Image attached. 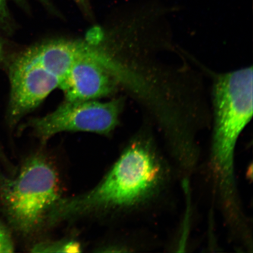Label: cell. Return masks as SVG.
<instances>
[{"mask_svg": "<svg viewBox=\"0 0 253 253\" xmlns=\"http://www.w3.org/2000/svg\"><path fill=\"white\" fill-rule=\"evenodd\" d=\"M161 181L160 164L149 145L135 140L93 188L59 199L47 214L46 224L134 207L150 197Z\"/></svg>", "mask_w": 253, "mask_h": 253, "instance_id": "1", "label": "cell"}, {"mask_svg": "<svg viewBox=\"0 0 253 253\" xmlns=\"http://www.w3.org/2000/svg\"><path fill=\"white\" fill-rule=\"evenodd\" d=\"M253 68L216 76L213 86V167L220 188L233 192L234 157L240 134L253 116Z\"/></svg>", "mask_w": 253, "mask_h": 253, "instance_id": "2", "label": "cell"}, {"mask_svg": "<svg viewBox=\"0 0 253 253\" xmlns=\"http://www.w3.org/2000/svg\"><path fill=\"white\" fill-rule=\"evenodd\" d=\"M9 1H13L18 4L25 7L26 0H0V31L7 36H11L14 33L16 29L15 24L12 18L8 6ZM47 8L52 11H55L53 9L52 6L50 4L48 0H40Z\"/></svg>", "mask_w": 253, "mask_h": 253, "instance_id": "8", "label": "cell"}, {"mask_svg": "<svg viewBox=\"0 0 253 253\" xmlns=\"http://www.w3.org/2000/svg\"><path fill=\"white\" fill-rule=\"evenodd\" d=\"M6 66L10 84L7 120L14 127L59 88V84L25 49L11 56Z\"/></svg>", "mask_w": 253, "mask_h": 253, "instance_id": "6", "label": "cell"}, {"mask_svg": "<svg viewBox=\"0 0 253 253\" xmlns=\"http://www.w3.org/2000/svg\"><path fill=\"white\" fill-rule=\"evenodd\" d=\"M81 42L77 61L59 87L66 100H97L123 87L137 92V76L108 47L94 37Z\"/></svg>", "mask_w": 253, "mask_h": 253, "instance_id": "4", "label": "cell"}, {"mask_svg": "<svg viewBox=\"0 0 253 253\" xmlns=\"http://www.w3.org/2000/svg\"><path fill=\"white\" fill-rule=\"evenodd\" d=\"M62 198L58 173L41 154L25 161L13 178L0 177V200L8 219L24 235L45 224L47 214Z\"/></svg>", "mask_w": 253, "mask_h": 253, "instance_id": "3", "label": "cell"}, {"mask_svg": "<svg viewBox=\"0 0 253 253\" xmlns=\"http://www.w3.org/2000/svg\"><path fill=\"white\" fill-rule=\"evenodd\" d=\"M14 244L10 233L4 224L0 222V253L14 252Z\"/></svg>", "mask_w": 253, "mask_h": 253, "instance_id": "9", "label": "cell"}, {"mask_svg": "<svg viewBox=\"0 0 253 253\" xmlns=\"http://www.w3.org/2000/svg\"><path fill=\"white\" fill-rule=\"evenodd\" d=\"M7 47V43L4 39L0 36V67L2 66H7L10 59Z\"/></svg>", "mask_w": 253, "mask_h": 253, "instance_id": "10", "label": "cell"}, {"mask_svg": "<svg viewBox=\"0 0 253 253\" xmlns=\"http://www.w3.org/2000/svg\"><path fill=\"white\" fill-rule=\"evenodd\" d=\"M78 6L81 10L88 18L92 17L93 14L89 3V0H73Z\"/></svg>", "mask_w": 253, "mask_h": 253, "instance_id": "11", "label": "cell"}, {"mask_svg": "<svg viewBox=\"0 0 253 253\" xmlns=\"http://www.w3.org/2000/svg\"><path fill=\"white\" fill-rule=\"evenodd\" d=\"M125 106L123 97L106 102L65 100L51 113L30 119L23 126L30 129L42 144L63 132H87L109 136L119 125Z\"/></svg>", "mask_w": 253, "mask_h": 253, "instance_id": "5", "label": "cell"}, {"mask_svg": "<svg viewBox=\"0 0 253 253\" xmlns=\"http://www.w3.org/2000/svg\"><path fill=\"white\" fill-rule=\"evenodd\" d=\"M82 251L81 243L71 239L41 242L31 248L32 253H80Z\"/></svg>", "mask_w": 253, "mask_h": 253, "instance_id": "7", "label": "cell"}]
</instances>
